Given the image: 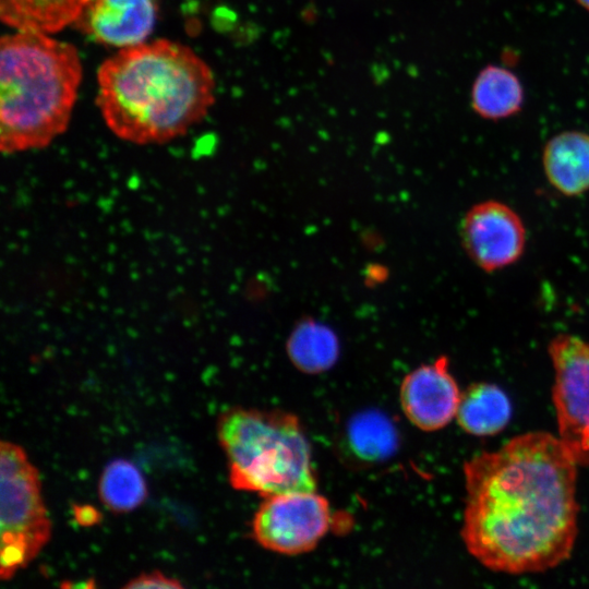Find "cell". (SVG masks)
Wrapping results in <instances>:
<instances>
[{"label":"cell","instance_id":"6da1fadb","mask_svg":"<svg viewBox=\"0 0 589 589\" xmlns=\"http://www.w3.org/2000/svg\"><path fill=\"white\" fill-rule=\"evenodd\" d=\"M577 467L560 438L541 431L465 461L461 539L469 554L512 575L568 560L578 532Z\"/></svg>","mask_w":589,"mask_h":589},{"label":"cell","instance_id":"7a4b0ae2","mask_svg":"<svg viewBox=\"0 0 589 589\" xmlns=\"http://www.w3.org/2000/svg\"><path fill=\"white\" fill-rule=\"evenodd\" d=\"M211 68L168 39L121 48L97 72L96 104L123 141L159 144L183 135L215 101Z\"/></svg>","mask_w":589,"mask_h":589},{"label":"cell","instance_id":"3957f363","mask_svg":"<svg viewBox=\"0 0 589 589\" xmlns=\"http://www.w3.org/2000/svg\"><path fill=\"white\" fill-rule=\"evenodd\" d=\"M83 70L76 48L50 34L15 31L0 43V147L49 145L68 128Z\"/></svg>","mask_w":589,"mask_h":589},{"label":"cell","instance_id":"277c9868","mask_svg":"<svg viewBox=\"0 0 589 589\" xmlns=\"http://www.w3.org/2000/svg\"><path fill=\"white\" fill-rule=\"evenodd\" d=\"M217 434L236 490L264 498L316 492L311 447L296 416L232 408L220 416Z\"/></svg>","mask_w":589,"mask_h":589},{"label":"cell","instance_id":"5b68a950","mask_svg":"<svg viewBox=\"0 0 589 589\" xmlns=\"http://www.w3.org/2000/svg\"><path fill=\"white\" fill-rule=\"evenodd\" d=\"M0 575L10 579L51 536L36 467L12 442L0 445Z\"/></svg>","mask_w":589,"mask_h":589},{"label":"cell","instance_id":"8992f818","mask_svg":"<svg viewBox=\"0 0 589 589\" xmlns=\"http://www.w3.org/2000/svg\"><path fill=\"white\" fill-rule=\"evenodd\" d=\"M558 438L578 466L589 467V342L558 334L548 346Z\"/></svg>","mask_w":589,"mask_h":589},{"label":"cell","instance_id":"52a82bcc","mask_svg":"<svg viewBox=\"0 0 589 589\" xmlns=\"http://www.w3.org/2000/svg\"><path fill=\"white\" fill-rule=\"evenodd\" d=\"M330 524L328 501L316 492L266 497L254 515L252 532L266 550L298 555L313 550Z\"/></svg>","mask_w":589,"mask_h":589},{"label":"cell","instance_id":"ba28073f","mask_svg":"<svg viewBox=\"0 0 589 589\" xmlns=\"http://www.w3.org/2000/svg\"><path fill=\"white\" fill-rule=\"evenodd\" d=\"M460 238L471 261L486 273L516 263L526 247V228L507 204L488 200L474 204L460 224Z\"/></svg>","mask_w":589,"mask_h":589},{"label":"cell","instance_id":"9c48e42d","mask_svg":"<svg viewBox=\"0 0 589 589\" xmlns=\"http://www.w3.org/2000/svg\"><path fill=\"white\" fill-rule=\"evenodd\" d=\"M461 394L449 372V361L441 356L406 375L400 385V405L418 429L437 431L456 418Z\"/></svg>","mask_w":589,"mask_h":589},{"label":"cell","instance_id":"30bf717a","mask_svg":"<svg viewBox=\"0 0 589 589\" xmlns=\"http://www.w3.org/2000/svg\"><path fill=\"white\" fill-rule=\"evenodd\" d=\"M158 14V0H91L75 22L97 43L125 48L146 41Z\"/></svg>","mask_w":589,"mask_h":589},{"label":"cell","instance_id":"8fae6325","mask_svg":"<svg viewBox=\"0 0 589 589\" xmlns=\"http://www.w3.org/2000/svg\"><path fill=\"white\" fill-rule=\"evenodd\" d=\"M542 166L549 183L565 196L589 190V133L563 131L544 145Z\"/></svg>","mask_w":589,"mask_h":589},{"label":"cell","instance_id":"7c38bea8","mask_svg":"<svg viewBox=\"0 0 589 589\" xmlns=\"http://www.w3.org/2000/svg\"><path fill=\"white\" fill-rule=\"evenodd\" d=\"M470 100L472 110L479 117L498 121L522 109L525 91L521 81L512 70L488 64L472 83Z\"/></svg>","mask_w":589,"mask_h":589},{"label":"cell","instance_id":"4fadbf2b","mask_svg":"<svg viewBox=\"0 0 589 589\" xmlns=\"http://www.w3.org/2000/svg\"><path fill=\"white\" fill-rule=\"evenodd\" d=\"M89 1L0 0V16L14 31L52 34L75 23Z\"/></svg>","mask_w":589,"mask_h":589},{"label":"cell","instance_id":"5bb4252c","mask_svg":"<svg viewBox=\"0 0 589 589\" xmlns=\"http://www.w3.org/2000/svg\"><path fill=\"white\" fill-rule=\"evenodd\" d=\"M512 417V404L506 393L492 383H474L462 394L456 419L459 426L476 436L502 432Z\"/></svg>","mask_w":589,"mask_h":589},{"label":"cell","instance_id":"9a60e30c","mask_svg":"<svg viewBox=\"0 0 589 589\" xmlns=\"http://www.w3.org/2000/svg\"><path fill=\"white\" fill-rule=\"evenodd\" d=\"M287 353L297 369L316 374L329 370L337 361L339 342L329 327L306 320L290 334Z\"/></svg>","mask_w":589,"mask_h":589},{"label":"cell","instance_id":"2e32d148","mask_svg":"<svg viewBox=\"0 0 589 589\" xmlns=\"http://www.w3.org/2000/svg\"><path fill=\"white\" fill-rule=\"evenodd\" d=\"M99 497L115 513L134 510L147 497V486L140 469L130 460L118 458L104 468L98 483Z\"/></svg>","mask_w":589,"mask_h":589},{"label":"cell","instance_id":"e0dca14e","mask_svg":"<svg viewBox=\"0 0 589 589\" xmlns=\"http://www.w3.org/2000/svg\"><path fill=\"white\" fill-rule=\"evenodd\" d=\"M348 443L359 458L382 460L389 457L396 448V431L382 413L365 412L351 420L348 426Z\"/></svg>","mask_w":589,"mask_h":589},{"label":"cell","instance_id":"ac0fdd59","mask_svg":"<svg viewBox=\"0 0 589 589\" xmlns=\"http://www.w3.org/2000/svg\"><path fill=\"white\" fill-rule=\"evenodd\" d=\"M123 588L132 589H151V588H182V584L179 580L166 576L160 572L144 573L141 574L123 586Z\"/></svg>","mask_w":589,"mask_h":589},{"label":"cell","instance_id":"d6986e66","mask_svg":"<svg viewBox=\"0 0 589 589\" xmlns=\"http://www.w3.org/2000/svg\"><path fill=\"white\" fill-rule=\"evenodd\" d=\"M73 516L75 521L83 527H91L101 519L100 513L92 505H74Z\"/></svg>","mask_w":589,"mask_h":589},{"label":"cell","instance_id":"ffe728a7","mask_svg":"<svg viewBox=\"0 0 589 589\" xmlns=\"http://www.w3.org/2000/svg\"><path fill=\"white\" fill-rule=\"evenodd\" d=\"M576 2L589 13V0H576Z\"/></svg>","mask_w":589,"mask_h":589}]
</instances>
